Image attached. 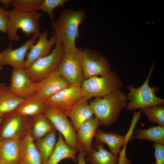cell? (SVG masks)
Listing matches in <instances>:
<instances>
[{
	"label": "cell",
	"instance_id": "19",
	"mask_svg": "<svg viewBox=\"0 0 164 164\" xmlns=\"http://www.w3.org/2000/svg\"><path fill=\"white\" fill-rule=\"evenodd\" d=\"M58 139L54 149L45 164H57L63 159H71L74 162H77L76 155L79 150L68 146L64 140L63 135L58 132Z\"/></svg>",
	"mask_w": 164,
	"mask_h": 164
},
{
	"label": "cell",
	"instance_id": "3",
	"mask_svg": "<svg viewBox=\"0 0 164 164\" xmlns=\"http://www.w3.org/2000/svg\"><path fill=\"white\" fill-rule=\"evenodd\" d=\"M9 19L6 29L8 39L11 41L19 40L17 31L21 29L22 32L27 36L33 35L39 37L41 33L39 21L42 15L36 12L29 13L14 8L7 11Z\"/></svg>",
	"mask_w": 164,
	"mask_h": 164
},
{
	"label": "cell",
	"instance_id": "29",
	"mask_svg": "<svg viewBox=\"0 0 164 164\" xmlns=\"http://www.w3.org/2000/svg\"><path fill=\"white\" fill-rule=\"evenodd\" d=\"M43 0H11L10 5L29 13L37 12Z\"/></svg>",
	"mask_w": 164,
	"mask_h": 164
},
{
	"label": "cell",
	"instance_id": "34",
	"mask_svg": "<svg viewBox=\"0 0 164 164\" xmlns=\"http://www.w3.org/2000/svg\"><path fill=\"white\" fill-rule=\"evenodd\" d=\"M79 151V152L77 158L78 164H86L84 160V158L87 155V154L80 145Z\"/></svg>",
	"mask_w": 164,
	"mask_h": 164
},
{
	"label": "cell",
	"instance_id": "26",
	"mask_svg": "<svg viewBox=\"0 0 164 164\" xmlns=\"http://www.w3.org/2000/svg\"><path fill=\"white\" fill-rule=\"evenodd\" d=\"M56 130L55 128L35 143L45 164L54 149L56 143Z\"/></svg>",
	"mask_w": 164,
	"mask_h": 164
},
{
	"label": "cell",
	"instance_id": "6",
	"mask_svg": "<svg viewBox=\"0 0 164 164\" xmlns=\"http://www.w3.org/2000/svg\"><path fill=\"white\" fill-rule=\"evenodd\" d=\"M55 44L50 54L38 59L25 69L28 76L34 82L41 81L57 70L65 49L63 43L57 39Z\"/></svg>",
	"mask_w": 164,
	"mask_h": 164
},
{
	"label": "cell",
	"instance_id": "8",
	"mask_svg": "<svg viewBox=\"0 0 164 164\" xmlns=\"http://www.w3.org/2000/svg\"><path fill=\"white\" fill-rule=\"evenodd\" d=\"M30 119L15 111L4 117L0 130V141L10 139L21 140L29 132Z\"/></svg>",
	"mask_w": 164,
	"mask_h": 164
},
{
	"label": "cell",
	"instance_id": "30",
	"mask_svg": "<svg viewBox=\"0 0 164 164\" xmlns=\"http://www.w3.org/2000/svg\"><path fill=\"white\" fill-rule=\"evenodd\" d=\"M68 1V0H43L39 10H42L44 13L48 14L51 19L52 23H53L54 21L53 12L54 9L59 7L63 8L64 4Z\"/></svg>",
	"mask_w": 164,
	"mask_h": 164
},
{
	"label": "cell",
	"instance_id": "7",
	"mask_svg": "<svg viewBox=\"0 0 164 164\" xmlns=\"http://www.w3.org/2000/svg\"><path fill=\"white\" fill-rule=\"evenodd\" d=\"M82 50H65L56 70L71 85L80 86L84 81Z\"/></svg>",
	"mask_w": 164,
	"mask_h": 164
},
{
	"label": "cell",
	"instance_id": "36",
	"mask_svg": "<svg viewBox=\"0 0 164 164\" xmlns=\"http://www.w3.org/2000/svg\"><path fill=\"white\" fill-rule=\"evenodd\" d=\"M7 87L5 84L0 83V93L6 89Z\"/></svg>",
	"mask_w": 164,
	"mask_h": 164
},
{
	"label": "cell",
	"instance_id": "9",
	"mask_svg": "<svg viewBox=\"0 0 164 164\" xmlns=\"http://www.w3.org/2000/svg\"><path fill=\"white\" fill-rule=\"evenodd\" d=\"M83 97L80 86L71 85L43 101L47 106L57 110L67 117L73 106Z\"/></svg>",
	"mask_w": 164,
	"mask_h": 164
},
{
	"label": "cell",
	"instance_id": "28",
	"mask_svg": "<svg viewBox=\"0 0 164 164\" xmlns=\"http://www.w3.org/2000/svg\"><path fill=\"white\" fill-rule=\"evenodd\" d=\"M149 121L164 127V106L154 105L141 109Z\"/></svg>",
	"mask_w": 164,
	"mask_h": 164
},
{
	"label": "cell",
	"instance_id": "37",
	"mask_svg": "<svg viewBox=\"0 0 164 164\" xmlns=\"http://www.w3.org/2000/svg\"><path fill=\"white\" fill-rule=\"evenodd\" d=\"M3 118H0V124L2 123L3 120Z\"/></svg>",
	"mask_w": 164,
	"mask_h": 164
},
{
	"label": "cell",
	"instance_id": "15",
	"mask_svg": "<svg viewBox=\"0 0 164 164\" xmlns=\"http://www.w3.org/2000/svg\"><path fill=\"white\" fill-rule=\"evenodd\" d=\"M48 34L47 30L41 33L38 42L30 47L29 51L27 52L26 56L25 69L38 59L49 54L52 47L56 44V38L53 33L50 39H48Z\"/></svg>",
	"mask_w": 164,
	"mask_h": 164
},
{
	"label": "cell",
	"instance_id": "18",
	"mask_svg": "<svg viewBox=\"0 0 164 164\" xmlns=\"http://www.w3.org/2000/svg\"><path fill=\"white\" fill-rule=\"evenodd\" d=\"M132 131L129 130L126 135H121L113 132H105L97 129L94 137L96 141L101 143H105L109 146L111 152L114 155L119 154L121 148L130 141V138Z\"/></svg>",
	"mask_w": 164,
	"mask_h": 164
},
{
	"label": "cell",
	"instance_id": "22",
	"mask_svg": "<svg viewBox=\"0 0 164 164\" xmlns=\"http://www.w3.org/2000/svg\"><path fill=\"white\" fill-rule=\"evenodd\" d=\"M21 142L22 153L20 164H43L41 155L29 132L21 140Z\"/></svg>",
	"mask_w": 164,
	"mask_h": 164
},
{
	"label": "cell",
	"instance_id": "10",
	"mask_svg": "<svg viewBox=\"0 0 164 164\" xmlns=\"http://www.w3.org/2000/svg\"><path fill=\"white\" fill-rule=\"evenodd\" d=\"M43 114L54 128L63 135L66 144L72 149L79 150L80 144L77 133L67 117L57 110L48 106Z\"/></svg>",
	"mask_w": 164,
	"mask_h": 164
},
{
	"label": "cell",
	"instance_id": "5",
	"mask_svg": "<svg viewBox=\"0 0 164 164\" xmlns=\"http://www.w3.org/2000/svg\"><path fill=\"white\" fill-rule=\"evenodd\" d=\"M154 67L153 64L147 78L140 86L135 88L129 85L126 87L130 91L127 96L128 100L129 101L126 106L127 110L141 109L151 106L164 104V100L158 97L155 94L158 91V89L155 87H151L149 85Z\"/></svg>",
	"mask_w": 164,
	"mask_h": 164
},
{
	"label": "cell",
	"instance_id": "20",
	"mask_svg": "<svg viewBox=\"0 0 164 164\" xmlns=\"http://www.w3.org/2000/svg\"><path fill=\"white\" fill-rule=\"evenodd\" d=\"M88 101L84 97L81 99L73 106L68 115L76 132L83 122L92 117L94 114Z\"/></svg>",
	"mask_w": 164,
	"mask_h": 164
},
{
	"label": "cell",
	"instance_id": "33",
	"mask_svg": "<svg viewBox=\"0 0 164 164\" xmlns=\"http://www.w3.org/2000/svg\"><path fill=\"white\" fill-rule=\"evenodd\" d=\"M126 148H123L121 150L119 156L118 164H131V162L126 156Z\"/></svg>",
	"mask_w": 164,
	"mask_h": 164
},
{
	"label": "cell",
	"instance_id": "1",
	"mask_svg": "<svg viewBox=\"0 0 164 164\" xmlns=\"http://www.w3.org/2000/svg\"><path fill=\"white\" fill-rule=\"evenodd\" d=\"M85 15L84 10L63 9L59 17L52 26L56 39L63 44L65 50L76 49L75 40L79 38V26Z\"/></svg>",
	"mask_w": 164,
	"mask_h": 164
},
{
	"label": "cell",
	"instance_id": "21",
	"mask_svg": "<svg viewBox=\"0 0 164 164\" xmlns=\"http://www.w3.org/2000/svg\"><path fill=\"white\" fill-rule=\"evenodd\" d=\"M104 145L95 141L92 152L84 158L86 162L92 164H118V155H114L104 149Z\"/></svg>",
	"mask_w": 164,
	"mask_h": 164
},
{
	"label": "cell",
	"instance_id": "32",
	"mask_svg": "<svg viewBox=\"0 0 164 164\" xmlns=\"http://www.w3.org/2000/svg\"><path fill=\"white\" fill-rule=\"evenodd\" d=\"M8 19L7 11L0 5V32L7 33L6 26Z\"/></svg>",
	"mask_w": 164,
	"mask_h": 164
},
{
	"label": "cell",
	"instance_id": "11",
	"mask_svg": "<svg viewBox=\"0 0 164 164\" xmlns=\"http://www.w3.org/2000/svg\"><path fill=\"white\" fill-rule=\"evenodd\" d=\"M82 62L84 81L94 76L104 75L111 71L105 58L89 48L82 50Z\"/></svg>",
	"mask_w": 164,
	"mask_h": 164
},
{
	"label": "cell",
	"instance_id": "16",
	"mask_svg": "<svg viewBox=\"0 0 164 164\" xmlns=\"http://www.w3.org/2000/svg\"><path fill=\"white\" fill-rule=\"evenodd\" d=\"M21 153V140L0 141V164H20Z\"/></svg>",
	"mask_w": 164,
	"mask_h": 164
},
{
	"label": "cell",
	"instance_id": "4",
	"mask_svg": "<svg viewBox=\"0 0 164 164\" xmlns=\"http://www.w3.org/2000/svg\"><path fill=\"white\" fill-rule=\"evenodd\" d=\"M122 86L121 80L117 73L111 71L104 75L94 76L84 80L80 87L84 97L89 100L93 97H104L120 89Z\"/></svg>",
	"mask_w": 164,
	"mask_h": 164
},
{
	"label": "cell",
	"instance_id": "35",
	"mask_svg": "<svg viewBox=\"0 0 164 164\" xmlns=\"http://www.w3.org/2000/svg\"><path fill=\"white\" fill-rule=\"evenodd\" d=\"M11 0H0L1 2L3 5V6L6 8H8L9 5Z\"/></svg>",
	"mask_w": 164,
	"mask_h": 164
},
{
	"label": "cell",
	"instance_id": "24",
	"mask_svg": "<svg viewBox=\"0 0 164 164\" xmlns=\"http://www.w3.org/2000/svg\"><path fill=\"white\" fill-rule=\"evenodd\" d=\"M25 99L13 95L8 87L0 93V118L15 111Z\"/></svg>",
	"mask_w": 164,
	"mask_h": 164
},
{
	"label": "cell",
	"instance_id": "31",
	"mask_svg": "<svg viewBox=\"0 0 164 164\" xmlns=\"http://www.w3.org/2000/svg\"><path fill=\"white\" fill-rule=\"evenodd\" d=\"M153 145L155 161L153 164H164V144L155 143Z\"/></svg>",
	"mask_w": 164,
	"mask_h": 164
},
{
	"label": "cell",
	"instance_id": "12",
	"mask_svg": "<svg viewBox=\"0 0 164 164\" xmlns=\"http://www.w3.org/2000/svg\"><path fill=\"white\" fill-rule=\"evenodd\" d=\"M9 91L14 95L27 99L34 95L37 91V83L27 75L24 68H13Z\"/></svg>",
	"mask_w": 164,
	"mask_h": 164
},
{
	"label": "cell",
	"instance_id": "25",
	"mask_svg": "<svg viewBox=\"0 0 164 164\" xmlns=\"http://www.w3.org/2000/svg\"><path fill=\"white\" fill-rule=\"evenodd\" d=\"M46 107L43 101L32 96L26 99L15 111L21 115L31 118L43 114Z\"/></svg>",
	"mask_w": 164,
	"mask_h": 164
},
{
	"label": "cell",
	"instance_id": "13",
	"mask_svg": "<svg viewBox=\"0 0 164 164\" xmlns=\"http://www.w3.org/2000/svg\"><path fill=\"white\" fill-rule=\"evenodd\" d=\"M37 38L33 35L31 39L15 49H12V42L7 49L0 53V69L2 70L5 65L10 66L13 68L24 69L26 54L30 46L36 42Z\"/></svg>",
	"mask_w": 164,
	"mask_h": 164
},
{
	"label": "cell",
	"instance_id": "27",
	"mask_svg": "<svg viewBox=\"0 0 164 164\" xmlns=\"http://www.w3.org/2000/svg\"><path fill=\"white\" fill-rule=\"evenodd\" d=\"M134 136L130 137L131 140L135 138L147 139L155 143L164 144V127L159 125L147 129L138 128L135 132Z\"/></svg>",
	"mask_w": 164,
	"mask_h": 164
},
{
	"label": "cell",
	"instance_id": "23",
	"mask_svg": "<svg viewBox=\"0 0 164 164\" xmlns=\"http://www.w3.org/2000/svg\"><path fill=\"white\" fill-rule=\"evenodd\" d=\"M54 129L53 124L44 114L30 118L29 132L34 141L43 138Z\"/></svg>",
	"mask_w": 164,
	"mask_h": 164
},
{
	"label": "cell",
	"instance_id": "2",
	"mask_svg": "<svg viewBox=\"0 0 164 164\" xmlns=\"http://www.w3.org/2000/svg\"><path fill=\"white\" fill-rule=\"evenodd\" d=\"M127 96L120 89L101 97H96L90 102L95 117L105 126L111 125L118 119L123 108L126 107Z\"/></svg>",
	"mask_w": 164,
	"mask_h": 164
},
{
	"label": "cell",
	"instance_id": "14",
	"mask_svg": "<svg viewBox=\"0 0 164 164\" xmlns=\"http://www.w3.org/2000/svg\"><path fill=\"white\" fill-rule=\"evenodd\" d=\"M36 83L37 91L33 96L43 101L71 86L67 80L56 70Z\"/></svg>",
	"mask_w": 164,
	"mask_h": 164
},
{
	"label": "cell",
	"instance_id": "17",
	"mask_svg": "<svg viewBox=\"0 0 164 164\" xmlns=\"http://www.w3.org/2000/svg\"><path fill=\"white\" fill-rule=\"evenodd\" d=\"M101 125L97 119L92 117L83 122L77 132L79 144L87 154L92 151V139L98 127Z\"/></svg>",
	"mask_w": 164,
	"mask_h": 164
}]
</instances>
